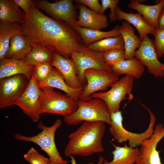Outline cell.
Wrapping results in <instances>:
<instances>
[{"mask_svg":"<svg viewBox=\"0 0 164 164\" xmlns=\"http://www.w3.org/2000/svg\"><path fill=\"white\" fill-rule=\"evenodd\" d=\"M105 124L100 121H84L68 135L65 155L87 156L104 152L102 140L106 130Z\"/></svg>","mask_w":164,"mask_h":164,"instance_id":"2","label":"cell"},{"mask_svg":"<svg viewBox=\"0 0 164 164\" xmlns=\"http://www.w3.org/2000/svg\"><path fill=\"white\" fill-rule=\"evenodd\" d=\"M141 104L148 111L150 118L148 128L142 133L132 132L124 128L122 124L123 117L121 111L110 113L111 123L109 127V132L118 143H121L128 141L129 146L137 147L149 138L153 134L156 117L149 108L143 104Z\"/></svg>","mask_w":164,"mask_h":164,"instance_id":"4","label":"cell"},{"mask_svg":"<svg viewBox=\"0 0 164 164\" xmlns=\"http://www.w3.org/2000/svg\"><path fill=\"white\" fill-rule=\"evenodd\" d=\"M53 67L52 62H46L35 66L34 72L37 83L46 80L51 73Z\"/></svg>","mask_w":164,"mask_h":164,"instance_id":"31","label":"cell"},{"mask_svg":"<svg viewBox=\"0 0 164 164\" xmlns=\"http://www.w3.org/2000/svg\"><path fill=\"white\" fill-rule=\"evenodd\" d=\"M54 52L41 45L33 46L30 52L22 60L30 65L36 66L46 62H52Z\"/></svg>","mask_w":164,"mask_h":164,"instance_id":"28","label":"cell"},{"mask_svg":"<svg viewBox=\"0 0 164 164\" xmlns=\"http://www.w3.org/2000/svg\"><path fill=\"white\" fill-rule=\"evenodd\" d=\"M77 6L79 9V15L75 25L99 30L106 29L108 26L107 15L99 14L83 4L78 3Z\"/></svg>","mask_w":164,"mask_h":164,"instance_id":"16","label":"cell"},{"mask_svg":"<svg viewBox=\"0 0 164 164\" xmlns=\"http://www.w3.org/2000/svg\"><path fill=\"white\" fill-rule=\"evenodd\" d=\"M113 145L115 149L112 152L113 159L108 162L104 159L103 164H135L139 148L130 147L127 143L123 147Z\"/></svg>","mask_w":164,"mask_h":164,"instance_id":"26","label":"cell"},{"mask_svg":"<svg viewBox=\"0 0 164 164\" xmlns=\"http://www.w3.org/2000/svg\"><path fill=\"white\" fill-rule=\"evenodd\" d=\"M154 37L153 40L158 58L164 54V28L155 29L151 33Z\"/></svg>","mask_w":164,"mask_h":164,"instance_id":"32","label":"cell"},{"mask_svg":"<svg viewBox=\"0 0 164 164\" xmlns=\"http://www.w3.org/2000/svg\"><path fill=\"white\" fill-rule=\"evenodd\" d=\"M109 66L111 70L118 76L125 74L136 79L141 77L145 70L144 66L135 57L121 60Z\"/></svg>","mask_w":164,"mask_h":164,"instance_id":"21","label":"cell"},{"mask_svg":"<svg viewBox=\"0 0 164 164\" xmlns=\"http://www.w3.org/2000/svg\"><path fill=\"white\" fill-rule=\"evenodd\" d=\"M29 80L24 75L19 74L0 79V108L14 105L28 86Z\"/></svg>","mask_w":164,"mask_h":164,"instance_id":"11","label":"cell"},{"mask_svg":"<svg viewBox=\"0 0 164 164\" xmlns=\"http://www.w3.org/2000/svg\"><path fill=\"white\" fill-rule=\"evenodd\" d=\"M37 84L40 88L50 87L60 90L77 101L79 100L84 88L74 89L69 87L60 71L54 67L48 78L43 81L37 83Z\"/></svg>","mask_w":164,"mask_h":164,"instance_id":"18","label":"cell"},{"mask_svg":"<svg viewBox=\"0 0 164 164\" xmlns=\"http://www.w3.org/2000/svg\"><path fill=\"white\" fill-rule=\"evenodd\" d=\"M87 81L78 100L87 101L92 98L91 95L97 92L107 90L117 81L118 76L111 70L89 69L84 72Z\"/></svg>","mask_w":164,"mask_h":164,"instance_id":"8","label":"cell"},{"mask_svg":"<svg viewBox=\"0 0 164 164\" xmlns=\"http://www.w3.org/2000/svg\"><path fill=\"white\" fill-rule=\"evenodd\" d=\"M115 13L117 20L118 21L125 20L136 28L142 41L146 36L149 34H151L155 29L146 22L142 15L138 12H125L117 6L115 9Z\"/></svg>","mask_w":164,"mask_h":164,"instance_id":"20","label":"cell"},{"mask_svg":"<svg viewBox=\"0 0 164 164\" xmlns=\"http://www.w3.org/2000/svg\"><path fill=\"white\" fill-rule=\"evenodd\" d=\"M54 53L52 65L61 73L67 84L73 88H84L78 79L77 67L73 59L65 58L54 52Z\"/></svg>","mask_w":164,"mask_h":164,"instance_id":"15","label":"cell"},{"mask_svg":"<svg viewBox=\"0 0 164 164\" xmlns=\"http://www.w3.org/2000/svg\"><path fill=\"white\" fill-rule=\"evenodd\" d=\"M70 162L71 164H77L76 163V160L74 157L73 156H71L70 157ZM104 159L103 157L100 155L99 157L98 161L97 164H103ZM88 164H94L92 162H90Z\"/></svg>","mask_w":164,"mask_h":164,"instance_id":"38","label":"cell"},{"mask_svg":"<svg viewBox=\"0 0 164 164\" xmlns=\"http://www.w3.org/2000/svg\"><path fill=\"white\" fill-rule=\"evenodd\" d=\"M161 68L162 70L164 72V64H162Z\"/></svg>","mask_w":164,"mask_h":164,"instance_id":"40","label":"cell"},{"mask_svg":"<svg viewBox=\"0 0 164 164\" xmlns=\"http://www.w3.org/2000/svg\"><path fill=\"white\" fill-rule=\"evenodd\" d=\"M41 89L38 85L34 73L26 90L15 101L14 105L19 107L24 114L29 116L34 122L40 118L39 106Z\"/></svg>","mask_w":164,"mask_h":164,"instance_id":"9","label":"cell"},{"mask_svg":"<svg viewBox=\"0 0 164 164\" xmlns=\"http://www.w3.org/2000/svg\"><path fill=\"white\" fill-rule=\"evenodd\" d=\"M35 67L28 64L22 60L5 58L0 60V79L22 74L30 81Z\"/></svg>","mask_w":164,"mask_h":164,"instance_id":"17","label":"cell"},{"mask_svg":"<svg viewBox=\"0 0 164 164\" xmlns=\"http://www.w3.org/2000/svg\"><path fill=\"white\" fill-rule=\"evenodd\" d=\"M134 57L147 67L150 73L156 77H163L162 63L158 59L153 40L148 35L144 37L141 45L135 51Z\"/></svg>","mask_w":164,"mask_h":164,"instance_id":"14","label":"cell"},{"mask_svg":"<svg viewBox=\"0 0 164 164\" xmlns=\"http://www.w3.org/2000/svg\"><path fill=\"white\" fill-rule=\"evenodd\" d=\"M60 119H56L50 126H45L41 121L37 125L41 132L36 135L27 136L19 133H16L14 139L26 142H31L39 145L49 156L50 161L59 164H68V161L64 160L61 157L57 148L55 141V135L57 129L62 125Z\"/></svg>","mask_w":164,"mask_h":164,"instance_id":"5","label":"cell"},{"mask_svg":"<svg viewBox=\"0 0 164 164\" xmlns=\"http://www.w3.org/2000/svg\"><path fill=\"white\" fill-rule=\"evenodd\" d=\"M134 78L125 75L113 84L111 89L105 92L99 91L92 94L91 97L98 98L104 101L107 104L110 113L120 111V104L122 101L134 97L132 93Z\"/></svg>","mask_w":164,"mask_h":164,"instance_id":"7","label":"cell"},{"mask_svg":"<svg viewBox=\"0 0 164 164\" xmlns=\"http://www.w3.org/2000/svg\"><path fill=\"white\" fill-rule=\"evenodd\" d=\"M77 3L83 4L89 7L93 11L101 14H104L102 12L101 5L98 0H75Z\"/></svg>","mask_w":164,"mask_h":164,"instance_id":"35","label":"cell"},{"mask_svg":"<svg viewBox=\"0 0 164 164\" xmlns=\"http://www.w3.org/2000/svg\"><path fill=\"white\" fill-rule=\"evenodd\" d=\"M36 7L52 18L64 22L71 27L76 20L75 9L72 0H60L51 3L47 0H33Z\"/></svg>","mask_w":164,"mask_h":164,"instance_id":"12","label":"cell"},{"mask_svg":"<svg viewBox=\"0 0 164 164\" xmlns=\"http://www.w3.org/2000/svg\"><path fill=\"white\" fill-rule=\"evenodd\" d=\"M164 28V6L162 8L159 16V28Z\"/></svg>","mask_w":164,"mask_h":164,"instance_id":"37","label":"cell"},{"mask_svg":"<svg viewBox=\"0 0 164 164\" xmlns=\"http://www.w3.org/2000/svg\"><path fill=\"white\" fill-rule=\"evenodd\" d=\"M17 5L21 8L26 13H28L30 8L33 6H36L34 2L31 0H13Z\"/></svg>","mask_w":164,"mask_h":164,"instance_id":"36","label":"cell"},{"mask_svg":"<svg viewBox=\"0 0 164 164\" xmlns=\"http://www.w3.org/2000/svg\"><path fill=\"white\" fill-rule=\"evenodd\" d=\"M0 21L22 23V11L13 0H0Z\"/></svg>","mask_w":164,"mask_h":164,"instance_id":"27","label":"cell"},{"mask_svg":"<svg viewBox=\"0 0 164 164\" xmlns=\"http://www.w3.org/2000/svg\"><path fill=\"white\" fill-rule=\"evenodd\" d=\"M33 46L29 39L23 34L15 35L10 39L9 49L5 58L23 60Z\"/></svg>","mask_w":164,"mask_h":164,"instance_id":"22","label":"cell"},{"mask_svg":"<svg viewBox=\"0 0 164 164\" xmlns=\"http://www.w3.org/2000/svg\"><path fill=\"white\" fill-rule=\"evenodd\" d=\"M26 161L30 164H49L50 160L41 154L33 147H31L24 155Z\"/></svg>","mask_w":164,"mask_h":164,"instance_id":"30","label":"cell"},{"mask_svg":"<svg viewBox=\"0 0 164 164\" xmlns=\"http://www.w3.org/2000/svg\"><path fill=\"white\" fill-rule=\"evenodd\" d=\"M89 50L97 52H104L111 49L124 50L125 44L122 36L104 38L87 45Z\"/></svg>","mask_w":164,"mask_h":164,"instance_id":"29","label":"cell"},{"mask_svg":"<svg viewBox=\"0 0 164 164\" xmlns=\"http://www.w3.org/2000/svg\"><path fill=\"white\" fill-rule=\"evenodd\" d=\"M54 88L45 87L41 88L39 106L41 114H54L68 116L78 108L77 101L67 94L54 90Z\"/></svg>","mask_w":164,"mask_h":164,"instance_id":"6","label":"cell"},{"mask_svg":"<svg viewBox=\"0 0 164 164\" xmlns=\"http://www.w3.org/2000/svg\"><path fill=\"white\" fill-rule=\"evenodd\" d=\"M104 52V61L108 66L125 59V53L124 50L114 49Z\"/></svg>","mask_w":164,"mask_h":164,"instance_id":"33","label":"cell"},{"mask_svg":"<svg viewBox=\"0 0 164 164\" xmlns=\"http://www.w3.org/2000/svg\"><path fill=\"white\" fill-rule=\"evenodd\" d=\"M120 26H115L111 30L104 32L74 25L72 27L80 36L84 45L86 46L102 39L115 37L120 35Z\"/></svg>","mask_w":164,"mask_h":164,"instance_id":"24","label":"cell"},{"mask_svg":"<svg viewBox=\"0 0 164 164\" xmlns=\"http://www.w3.org/2000/svg\"><path fill=\"white\" fill-rule=\"evenodd\" d=\"M22 33L33 46H43L66 59L85 46L72 27L44 14L36 6L31 7L27 14L22 11Z\"/></svg>","mask_w":164,"mask_h":164,"instance_id":"1","label":"cell"},{"mask_svg":"<svg viewBox=\"0 0 164 164\" xmlns=\"http://www.w3.org/2000/svg\"><path fill=\"white\" fill-rule=\"evenodd\" d=\"M49 164H59L57 162L51 161H50Z\"/></svg>","mask_w":164,"mask_h":164,"instance_id":"39","label":"cell"},{"mask_svg":"<svg viewBox=\"0 0 164 164\" xmlns=\"http://www.w3.org/2000/svg\"><path fill=\"white\" fill-rule=\"evenodd\" d=\"M18 34H23L21 24L0 22V60L5 58L9 49L11 38Z\"/></svg>","mask_w":164,"mask_h":164,"instance_id":"25","label":"cell"},{"mask_svg":"<svg viewBox=\"0 0 164 164\" xmlns=\"http://www.w3.org/2000/svg\"><path fill=\"white\" fill-rule=\"evenodd\" d=\"M104 52L92 51L85 46L81 52H75L72 54L71 58L76 64L78 79L84 87L87 84L84 75L86 70L93 69L111 70L110 67L104 61Z\"/></svg>","mask_w":164,"mask_h":164,"instance_id":"10","label":"cell"},{"mask_svg":"<svg viewBox=\"0 0 164 164\" xmlns=\"http://www.w3.org/2000/svg\"><path fill=\"white\" fill-rule=\"evenodd\" d=\"M101 2L103 13L104 14L106 9L110 8L111 12L109 15V17L110 22L116 20L115 9L118 6V4L119 3L120 1L119 0H102Z\"/></svg>","mask_w":164,"mask_h":164,"instance_id":"34","label":"cell"},{"mask_svg":"<svg viewBox=\"0 0 164 164\" xmlns=\"http://www.w3.org/2000/svg\"><path fill=\"white\" fill-rule=\"evenodd\" d=\"M164 137V127L163 124H157L152 136L140 145L138 156L135 164H163L159 153L157 149V145Z\"/></svg>","mask_w":164,"mask_h":164,"instance_id":"13","label":"cell"},{"mask_svg":"<svg viewBox=\"0 0 164 164\" xmlns=\"http://www.w3.org/2000/svg\"><path fill=\"white\" fill-rule=\"evenodd\" d=\"M119 32L122 36L124 42L125 59H131L134 57L136 50L139 48L142 41L135 34V29L126 21L123 22L120 26Z\"/></svg>","mask_w":164,"mask_h":164,"instance_id":"23","label":"cell"},{"mask_svg":"<svg viewBox=\"0 0 164 164\" xmlns=\"http://www.w3.org/2000/svg\"><path fill=\"white\" fill-rule=\"evenodd\" d=\"M164 6V0H160L153 5L142 4L134 0H131L128 4L129 8L138 11L146 22L155 29L159 28V16Z\"/></svg>","mask_w":164,"mask_h":164,"instance_id":"19","label":"cell"},{"mask_svg":"<svg viewBox=\"0 0 164 164\" xmlns=\"http://www.w3.org/2000/svg\"><path fill=\"white\" fill-rule=\"evenodd\" d=\"M78 108L71 115L64 117L68 125H76L82 121H100L110 125V113L105 103L98 98L84 101H77Z\"/></svg>","mask_w":164,"mask_h":164,"instance_id":"3","label":"cell"}]
</instances>
